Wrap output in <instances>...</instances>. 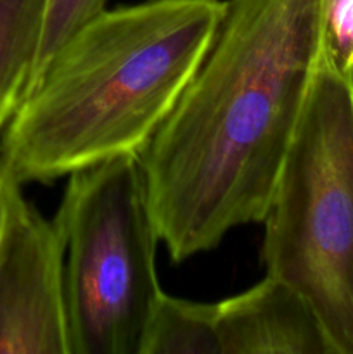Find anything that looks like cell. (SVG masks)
<instances>
[{
    "label": "cell",
    "instance_id": "2",
    "mask_svg": "<svg viewBox=\"0 0 353 354\" xmlns=\"http://www.w3.org/2000/svg\"><path fill=\"white\" fill-rule=\"evenodd\" d=\"M224 0H144L80 30L2 130L0 161L19 185L137 156L199 66Z\"/></svg>",
    "mask_w": 353,
    "mask_h": 354
},
{
    "label": "cell",
    "instance_id": "1",
    "mask_svg": "<svg viewBox=\"0 0 353 354\" xmlns=\"http://www.w3.org/2000/svg\"><path fill=\"white\" fill-rule=\"evenodd\" d=\"M324 57V0H224L199 66L138 154L173 263L265 216Z\"/></svg>",
    "mask_w": 353,
    "mask_h": 354
},
{
    "label": "cell",
    "instance_id": "3",
    "mask_svg": "<svg viewBox=\"0 0 353 354\" xmlns=\"http://www.w3.org/2000/svg\"><path fill=\"white\" fill-rule=\"evenodd\" d=\"M262 223L266 275L317 315L334 354H353V76L322 57Z\"/></svg>",
    "mask_w": 353,
    "mask_h": 354
},
{
    "label": "cell",
    "instance_id": "4",
    "mask_svg": "<svg viewBox=\"0 0 353 354\" xmlns=\"http://www.w3.org/2000/svg\"><path fill=\"white\" fill-rule=\"evenodd\" d=\"M54 221L66 249L71 354H141L161 287L137 156L71 173Z\"/></svg>",
    "mask_w": 353,
    "mask_h": 354
},
{
    "label": "cell",
    "instance_id": "6",
    "mask_svg": "<svg viewBox=\"0 0 353 354\" xmlns=\"http://www.w3.org/2000/svg\"><path fill=\"white\" fill-rule=\"evenodd\" d=\"M221 354H334L314 308L275 277L217 303Z\"/></svg>",
    "mask_w": 353,
    "mask_h": 354
},
{
    "label": "cell",
    "instance_id": "11",
    "mask_svg": "<svg viewBox=\"0 0 353 354\" xmlns=\"http://www.w3.org/2000/svg\"><path fill=\"white\" fill-rule=\"evenodd\" d=\"M10 180H12V176L9 175V171H7V169H6V166H3V162L0 161V230H2L3 213H6L7 190H9Z\"/></svg>",
    "mask_w": 353,
    "mask_h": 354
},
{
    "label": "cell",
    "instance_id": "9",
    "mask_svg": "<svg viewBox=\"0 0 353 354\" xmlns=\"http://www.w3.org/2000/svg\"><path fill=\"white\" fill-rule=\"evenodd\" d=\"M111 0H44L42 31L37 57L24 95L30 92L55 54L107 9ZM24 99V97H23Z\"/></svg>",
    "mask_w": 353,
    "mask_h": 354
},
{
    "label": "cell",
    "instance_id": "7",
    "mask_svg": "<svg viewBox=\"0 0 353 354\" xmlns=\"http://www.w3.org/2000/svg\"><path fill=\"white\" fill-rule=\"evenodd\" d=\"M44 0H0V133L24 97L37 57Z\"/></svg>",
    "mask_w": 353,
    "mask_h": 354
},
{
    "label": "cell",
    "instance_id": "5",
    "mask_svg": "<svg viewBox=\"0 0 353 354\" xmlns=\"http://www.w3.org/2000/svg\"><path fill=\"white\" fill-rule=\"evenodd\" d=\"M21 187L10 180L0 230V354H71L64 241Z\"/></svg>",
    "mask_w": 353,
    "mask_h": 354
},
{
    "label": "cell",
    "instance_id": "10",
    "mask_svg": "<svg viewBox=\"0 0 353 354\" xmlns=\"http://www.w3.org/2000/svg\"><path fill=\"white\" fill-rule=\"evenodd\" d=\"M324 54L339 73L353 76V0H324Z\"/></svg>",
    "mask_w": 353,
    "mask_h": 354
},
{
    "label": "cell",
    "instance_id": "8",
    "mask_svg": "<svg viewBox=\"0 0 353 354\" xmlns=\"http://www.w3.org/2000/svg\"><path fill=\"white\" fill-rule=\"evenodd\" d=\"M141 354H221L217 303L161 290L145 325Z\"/></svg>",
    "mask_w": 353,
    "mask_h": 354
}]
</instances>
